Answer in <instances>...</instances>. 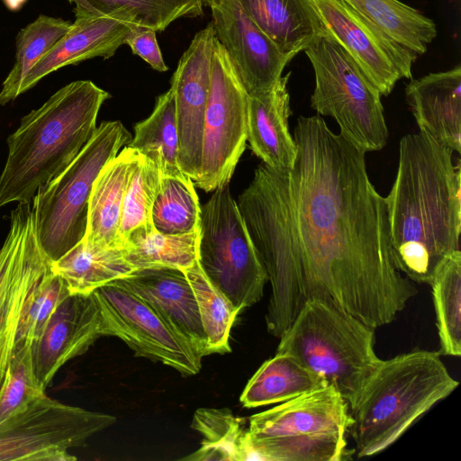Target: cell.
Here are the masks:
<instances>
[{"instance_id": "6da1fadb", "label": "cell", "mask_w": 461, "mask_h": 461, "mask_svg": "<svg viewBox=\"0 0 461 461\" xmlns=\"http://www.w3.org/2000/svg\"><path fill=\"white\" fill-rule=\"evenodd\" d=\"M293 137V167L262 162L237 203L271 285L268 332L280 339L312 299L374 329L391 323L418 291L393 264L366 152L321 115L300 116Z\"/></svg>"}, {"instance_id": "7a4b0ae2", "label": "cell", "mask_w": 461, "mask_h": 461, "mask_svg": "<svg viewBox=\"0 0 461 461\" xmlns=\"http://www.w3.org/2000/svg\"><path fill=\"white\" fill-rule=\"evenodd\" d=\"M453 150L423 131L399 145L397 174L384 197L395 267L411 281L430 284L460 250L461 168Z\"/></svg>"}, {"instance_id": "3957f363", "label": "cell", "mask_w": 461, "mask_h": 461, "mask_svg": "<svg viewBox=\"0 0 461 461\" xmlns=\"http://www.w3.org/2000/svg\"><path fill=\"white\" fill-rule=\"evenodd\" d=\"M109 93L90 80L73 81L22 118L6 140L7 158L0 175V208L29 203L59 176L93 137Z\"/></svg>"}, {"instance_id": "277c9868", "label": "cell", "mask_w": 461, "mask_h": 461, "mask_svg": "<svg viewBox=\"0 0 461 461\" xmlns=\"http://www.w3.org/2000/svg\"><path fill=\"white\" fill-rule=\"evenodd\" d=\"M439 356L414 350L380 361L349 405L357 457L387 448L458 386Z\"/></svg>"}, {"instance_id": "5b68a950", "label": "cell", "mask_w": 461, "mask_h": 461, "mask_svg": "<svg viewBox=\"0 0 461 461\" xmlns=\"http://www.w3.org/2000/svg\"><path fill=\"white\" fill-rule=\"evenodd\" d=\"M375 329L321 299L307 301L280 338L276 352L295 357L351 405L380 359Z\"/></svg>"}, {"instance_id": "8992f818", "label": "cell", "mask_w": 461, "mask_h": 461, "mask_svg": "<svg viewBox=\"0 0 461 461\" xmlns=\"http://www.w3.org/2000/svg\"><path fill=\"white\" fill-rule=\"evenodd\" d=\"M352 423L348 402L328 385L252 415L248 430L262 461H341Z\"/></svg>"}, {"instance_id": "52a82bcc", "label": "cell", "mask_w": 461, "mask_h": 461, "mask_svg": "<svg viewBox=\"0 0 461 461\" xmlns=\"http://www.w3.org/2000/svg\"><path fill=\"white\" fill-rule=\"evenodd\" d=\"M131 140L120 121L102 122L70 165L33 196L37 237L51 262L85 238L93 184L103 167Z\"/></svg>"}, {"instance_id": "ba28073f", "label": "cell", "mask_w": 461, "mask_h": 461, "mask_svg": "<svg viewBox=\"0 0 461 461\" xmlns=\"http://www.w3.org/2000/svg\"><path fill=\"white\" fill-rule=\"evenodd\" d=\"M315 77L311 107L332 117L340 134L366 153L387 143L388 129L381 93L331 35L321 36L304 50Z\"/></svg>"}, {"instance_id": "9c48e42d", "label": "cell", "mask_w": 461, "mask_h": 461, "mask_svg": "<svg viewBox=\"0 0 461 461\" xmlns=\"http://www.w3.org/2000/svg\"><path fill=\"white\" fill-rule=\"evenodd\" d=\"M197 261L239 312L262 298L267 275L229 184L201 206Z\"/></svg>"}, {"instance_id": "30bf717a", "label": "cell", "mask_w": 461, "mask_h": 461, "mask_svg": "<svg viewBox=\"0 0 461 461\" xmlns=\"http://www.w3.org/2000/svg\"><path fill=\"white\" fill-rule=\"evenodd\" d=\"M249 94L215 38L205 110L201 174L194 185L212 192L229 184L247 142Z\"/></svg>"}, {"instance_id": "8fae6325", "label": "cell", "mask_w": 461, "mask_h": 461, "mask_svg": "<svg viewBox=\"0 0 461 461\" xmlns=\"http://www.w3.org/2000/svg\"><path fill=\"white\" fill-rule=\"evenodd\" d=\"M114 416L62 403L44 394L0 430V461H73L69 449L112 426Z\"/></svg>"}, {"instance_id": "7c38bea8", "label": "cell", "mask_w": 461, "mask_h": 461, "mask_svg": "<svg viewBox=\"0 0 461 461\" xmlns=\"http://www.w3.org/2000/svg\"><path fill=\"white\" fill-rule=\"evenodd\" d=\"M104 336L122 339L136 356L168 366L183 375L199 373L203 357L148 303L111 283L94 292Z\"/></svg>"}, {"instance_id": "4fadbf2b", "label": "cell", "mask_w": 461, "mask_h": 461, "mask_svg": "<svg viewBox=\"0 0 461 461\" xmlns=\"http://www.w3.org/2000/svg\"><path fill=\"white\" fill-rule=\"evenodd\" d=\"M330 34L365 76L387 96L401 78H411L418 54L399 44L342 0H313Z\"/></svg>"}, {"instance_id": "5bb4252c", "label": "cell", "mask_w": 461, "mask_h": 461, "mask_svg": "<svg viewBox=\"0 0 461 461\" xmlns=\"http://www.w3.org/2000/svg\"><path fill=\"white\" fill-rule=\"evenodd\" d=\"M215 32L211 22L181 56L171 78L178 133V161L192 179L201 174L203 134L208 103Z\"/></svg>"}, {"instance_id": "9a60e30c", "label": "cell", "mask_w": 461, "mask_h": 461, "mask_svg": "<svg viewBox=\"0 0 461 461\" xmlns=\"http://www.w3.org/2000/svg\"><path fill=\"white\" fill-rule=\"evenodd\" d=\"M215 38L248 94L270 89L294 58L283 53L254 23L239 0H212L210 6Z\"/></svg>"}, {"instance_id": "2e32d148", "label": "cell", "mask_w": 461, "mask_h": 461, "mask_svg": "<svg viewBox=\"0 0 461 461\" xmlns=\"http://www.w3.org/2000/svg\"><path fill=\"white\" fill-rule=\"evenodd\" d=\"M102 336L104 325L94 293L69 294L32 345L33 366L40 386L46 390L63 365L86 353Z\"/></svg>"}, {"instance_id": "e0dca14e", "label": "cell", "mask_w": 461, "mask_h": 461, "mask_svg": "<svg viewBox=\"0 0 461 461\" xmlns=\"http://www.w3.org/2000/svg\"><path fill=\"white\" fill-rule=\"evenodd\" d=\"M113 283L141 298L203 357L209 355L196 299L185 271L171 267L143 268Z\"/></svg>"}, {"instance_id": "ac0fdd59", "label": "cell", "mask_w": 461, "mask_h": 461, "mask_svg": "<svg viewBox=\"0 0 461 461\" xmlns=\"http://www.w3.org/2000/svg\"><path fill=\"white\" fill-rule=\"evenodd\" d=\"M75 22L68 32L31 69L20 88L23 94L56 70L84 60L109 59L123 44L135 25L115 15L95 14L74 9Z\"/></svg>"}, {"instance_id": "d6986e66", "label": "cell", "mask_w": 461, "mask_h": 461, "mask_svg": "<svg viewBox=\"0 0 461 461\" xmlns=\"http://www.w3.org/2000/svg\"><path fill=\"white\" fill-rule=\"evenodd\" d=\"M290 77L288 72L270 89L248 96L247 140L264 164L278 170L291 169L297 155L288 122L292 115Z\"/></svg>"}, {"instance_id": "ffe728a7", "label": "cell", "mask_w": 461, "mask_h": 461, "mask_svg": "<svg viewBox=\"0 0 461 461\" xmlns=\"http://www.w3.org/2000/svg\"><path fill=\"white\" fill-rule=\"evenodd\" d=\"M405 99L420 131L460 153V65L411 80L405 88Z\"/></svg>"}, {"instance_id": "44dd1931", "label": "cell", "mask_w": 461, "mask_h": 461, "mask_svg": "<svg viewBox=\"0 0 461 461\" xmlns=\"http://www.w3.org/2000/svg\"><path fill=\"white\" fill-rule=\"evenodd\" d=\"M140 154L128 146L108 161L97 175L88 203L87 228L83 241L88 247H123L120 221L123 197Z\"/></svg>"}, {"instance_id": "7402d4cb", "label": "cell", "mask_w": 461, "mask_h": 461, "mask_svg": "<svg viewBox=\"0 0 461 461\" xmlns=\"http://www.w3.org/2000/svg\"><path fill=\"white\" fill-rule=\"evenodd\" d=\"M254 23L285 54L295 57L330 35L313 0H239Z\"/></svg>"}, {"instance_id": "603a6c76", "label": "cell", "mask_w": 461, "mask_h": 461, "mask_svg": "<svg viewBox=\"0 0 461 461\" xmlns=\"http://www.w3.org/2000/svg\"><path fill=\"white\" fill-rule=\"evenodd\" d=\"M325 386L326 381L295 357L276 352L249 380L240 400L244 407L256 408L281 403Z\"/></svg>"}, {"instance_id": "cb8c5ba5", "label": "cell", "mask_w": 461, "mask_h": 461, "mask_svg": "<svg viewBox=\"0 0 461 461\" xmlns=\"http://www.w3.org/2000/svg\"><path fill=\"white\" fill-rule=\"evenodd\" d=\"M50 268L65 282L69 294H92L136 271L126 259L123 247L92 248L83 240L52 261Z\"/></svg>"}, {"instance_id": "d4e9b609", "label": "cell", "mask_w": 461, "mask_h": 461, "mask_svg": "<svg viewBox=\"0 0 461 461\" xmlns=\"http://www.w3.org/2000/svg\"><path fill=\"white\" fill-rule=\"evenodd\" d=\"M127 146L156 163L162 177L190 178L179 166L175 97L171 87L158 97L151 114L134 126V136Z\"/></svg>"}, {"instance_id": "484cf974", "label": "cell", "mask_w": 461, "mask_h": 461, "mask_svg": "<svg viewBox=\"0 0 461 461\" xmlns=\"http://www.w3.org/2000/svg\"><path fill=\"white\" fill-rule=\"evenodd\" d=\"M192 428L201 433V447L183 460H260L253 448L244 420L229 409L200 408L195 411Z\"/></svg>"}, {"instance_id": "4316f807", "label": "cell", "mask_w": 461, "mask_h": 461, "mask_svg": "<svg viewBox=\"0 0 461 461\" xmlns=\"http://www.w3.org/2000/svg\"><path fill=\"white\" fill-rule=\"evenodd\" d=\"M342 1L418 55L424 54L437 36L436 24L430 18L399 0Z\"/></svg>"}, {"instance_id": "83f0119b", "label": "cell", "mask_w": 461, "mask_h": 461, "mask_svg": "<svg viewBox=\"0 0 461 461\" xmlns=\"http://www.w3.org/2000/svg\"><path fill=\"white\" fill-rule=\"evenodd\" d=\"M199 230L165 235L154 227H140L123 240L125 258L136 269L171 267L185 271L198 258Z\"/></svg>"}, {"instance_id": "f1b7e54d", "label": "cell", "mask_w": 461, "mask_h": 461, "mask_svg": "<svg viewBox=\"0 0 461 461\" xmlns=\"http://www.w3.org/2000/svg\"><path fill=\"white\" fill-rule=\"evenodd\" d=\"M76 10L115 15L135 25L164 31L179 18L197 17L212 0H68Z\"/></svg>"}, {"instance_id": "f546056e", "label": "cell", "mask_w": 461, "mask_h": 461, "mask_svg": "<svg viewBox=\"0 0 461 461\" xmlns=\"http://www.w3.org/2000/svg\"><path fill=\"white\" fill-rule=\"evenodd\" d=\"M50 264L40 245L33 217L0 316V384L14 352L15 313L31 287L50 267Z\"/></svg>"}, {"instance_id": "4dcf8cb0", "label": "cell", "mask_w": 461, "mask_h": 461, "mask_svg": "<svg viewBox=\"0 0 461 461\" xmlns=\"http://www.w3.org/2000/svg\"><path fill=\"white\" fill-rule=\"evenodd\" d=\"M72 23L40 14L22 28L15 39L14 64L2 84L0 105L16 99L27 74L68 32Z\"/></svg>"}, {"instance_id": "1f68e13d", "label": "cell", "mask_w": 461, "mask_h": 461, "mask_svg": "<svg viewBox=\"0 0 461 461\" xmlns=\"http://www.w3.org/2000/svg\"><path fill=\"white\" fill-rule=\"evenodd\" d=\"M436 313L439 355H461V250L452 254L429 284Z\"/></svg>"}, {"instance_id": "d6a6232c", "label": "cell", "mask_w": 461, "mask_h": 461, "mask_svg": "<svg viewBox=\"0 0 461 461\" xmlns=\"http://www.w3.org/2000/svg\"><path fill=\"white\" fill-rule=\"evenodd\" d=\"M68 294L65 282L50 267L33 284L17 311L14 351L39 340L58 306Z\"/></svg>"}, {"instance_id": "836d02e7", "label": "cell", "mask_w": 461, "mask_h": 461, "mask_svg": "<svg viewBox=\"0 0 461 461\" xmlns=\"http://www.w3.org/2000/svg\"><path fill=\"white\" fill-rule=\"evenodd\" d=\"M185 273L196 299L209 355L230 352V332L239 312L206 277L198 261Z\"/></svg>"}, {"instance_id": "e575fe53", "label": "cell", "mask_w": 461, "mask_h": 461, "mask_svg": "<svg viewBox=\"0 0 461 461\" xmlns=\"http://www.w3.org/2000/svg\"><path fill=\"white\" fill-rule=\"evenodd\" d=\"M201 206L190 179L162 177V185L151 212L155 230L165 235L199 230Z\"/></svg>"}, {"instance_id": "d590c367", "label": "cell", "mask_w": 461, "mask_h": 461, "mask_svg": "<svg viewBox=\"0 0 461 461\" xmlns=\"http://www.w3.org/2000/svg\"><path fill=\"white\" fill-rule=\"evenodd\" d=\"M44 394L35 375L32 346L14 350L0 384V430L12 425Z\"/></svg>"}, {"instance_id": "8d00e7d4", "label": "cell", "mask_w": 461, "mask_h": 461, "mask_svg": "<svg viewBox=\"0 0 461 461\" xmlns=\"http://www.w3.org/2000/svg\"><path fill=\"white\" fill-rule=\"evenodd\" d=\"M161 185L162 175L158 166L140 154L123 197L119 230L122 245L133 230L154 227L151 212Z\"/></svg>"}, {"instance_id": "74e56055", "label": "cell", "mask_w": 461, "mask_h": 461, "mask_svg": "<svg viewBox=\"0 0 461 461\" xmlns=\"http://www.w3.org/2000/svg\"><path fill=\"white\" fill-rule=\"evenodd\" d=\"M156 32L151 28L134 25L125 40V44L133 54L144 59L153 69L165 72L168 68L158 44Z\"/></svg>"}, {"instance_id": "f35d334b", "label": "cell", "mask_w": 461, "mask_h": 461, "mask_svg": "<svg viewBox=\"0 0 461 461\" xmlns=\"http://www.w3.org/2000/svg\"><path fill=\"white\" fill-rule=\"evenodd\" d=\"M3 2L7 9L12 12H16L24 5L27 0H3Z\"/></svg>"}]
</instances>
